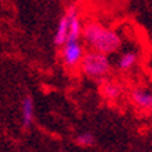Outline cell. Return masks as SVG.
I'll return each instance as SVG.
<instances>
[{"instance_id":"1","label":"cell","mask_w":152,"mask_h":152,"mask_svg":"<svg viewBox=\"0 0 152 152\" xmlns=\"http://www.w3.org/2000/svg\"><path fill=\"white\" fill-rule=\"evenodd\" d=\"M85 41L96 52L112 53L120 48V38L115 31H110L99 23H89L83 29Z\"/></svg>"},{"instance_id":"2","label":"cell","mask_w":152,"mask_h":152,"mask_svg":"<svg viewBox=\"0 0 152 152\" xmlns=\"http://www.w3.org/2000/svg\"><path fill=\"white\" fill-rule=\"evenodd\" d=\"M84 73L91 78H102L109 73L110 64L105 53L101 52H91L81 59Z\"/></svg>"},{"instance_id":"3","label":"cell","mask_w":152,"mask_h":152,"mask_svg":"<svg viewBox=\"0 0 152 152\" xmlns=\"http://www.w3.org/2000/svg\"><path fill=\"white\" fill-rule=\"evenodd\" d=\"M64 48H63V60L66 66L73 67L78 64L83 59V48L78 43V41H66Z\"/></svg>"},{"instance_id":"4","label":"cell","mask_w":152,"mask_h":152,"mask_svg":"<svg viewBox=\"0 0 152 152\" xmlns=\"http://www.w3.org/2000/svg\"><path fill=\"white\" fill-rule=\"evenodd\" d=\"M131 96H133V101L137 103V106H140L141 109H145V110L152 109V92L147 89L137 88L131 92Z\"/></svg>"},{"instance_id":"5","label":"cell","mask_w":152,"mask_h":152,"mask_svg":"<svg viewBox=\"0 0 152 152\" xmlns=\"http://www.w3.org/2000/svg\"><path fill=\"white\" fill-rule=\"evenodd\" d=\"M69 27H70V18L66 14L64 17L59 21V25H57V29H56V34H55L56 45H63L66 42L67 35H69Z\"/></svg>"},{"instance_id":"6","label":"cell","mask_w":152,"mask_h":152,"mask_svg":"<svg viewBox=\"0 0 152 152\" xmlns=\"http://www.w3.org/2000/svg\"><path fill=\"white\" fill-rule=\"evenodd\" d=\"M135 63H137V55L133 53V52H129V53H126V55L120 57L119 67L121 70H130L135 66Z\"/></svg>"},{"instance_id":"7","label":"cell","mask_w":152,"mask_h":152,"mask_svg":"<svg viewBox=\"0 0 152 152\" xmlns=\"http://www.w3.org/2000/svg\"><path fill=\"white\" fill-rule=\"evenodd\" d=\"M23 116H24V124L28 126L31 123L34 116V102L29 96L25 98L23 102Z\"/></svg>"},{"instance_id":"8","label":"cell","mask_w":152,"mask_h":152,"mask_svg":"<svg viewBox=\"0 0 152 152\" xmlns=\"http://www.w3.org/2000/svg\"><path fill=\"white\" fill-rule=\"evenodd\" d=\"M103 92L107 98H112V99H115V98L119 96L120 94V88L113 83H109V84H105V87H103Z\"/></svg>"},{"instance_id":"9","label":"cell","mask_w":152,"mask_h":152,"mask_svg":"<svg viewBox=\"0 0 152 152\" xmlns=\"http://www.w3.org/2000/svg\"><path fill=\"white\" fill-rule=\"evenodd\" d=\"M77 142H78L81 147H89V145H92L94 144V137L88 133L81 134V135L77 137Z\"/></svg>"}]
</instances>
